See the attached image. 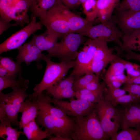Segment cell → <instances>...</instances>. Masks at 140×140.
I'll list each match as a JSON object with an SVG mask.
<instances>
[{
  "label": "cell",
  "instance_id": "obj_1",
  "mask_svg": "<svg viewBox=\"0 0 140 140\" xmlns=\"http://www.w3.org/2000/svg\"><path fill=\"white\" fill-rule=\"evenodd\" d=\"M71 138L74 140H106L110 138L103 129L96 108L88 115L75 117Z\"/></svg>",
  "mask_w": 140,
  "mask_h": 140
},
{
  "label": "cell",
  "instance_id": "obj_2",
  "mask_svg": "<svg viewBox=\"0 0 140 140\" xmlns=\"http://www.w3.org/2000/svg\"><path fill=\"white\" fill-rule=\"evenodd\" d=\"M44 61L46 64V69L41 82L36 85L34 92L29 98L34 100L41 95L45 90L52 87L63 79L69 70L75 65V61L69 62H55L51 58L43 54Z\"/></svg>",
  "mask_w": 140,
  "mask_h": 140
},
{
  "label": "cell",
  "instance_id": "obj_3",
  "mask_svg": "<svg viewBox=\"0 0 140 140\" xmlns=\"http://www.w3.org/2000/svg\"><path fill=\"white\" fill-rule=\"evenodd\" d=\"M28 88L13 89L8 94L0 93V121L7 117L12 125H19L18 115L25 100L30 95L26 92Z\"/></svg>",
  "mask_w": 140,
  "mask_h": 140
},
{
  "label": "cell",
  "instance_id": "obj_4",
  "mask_svg": "<svg viewBox=\"0 0 140 140\" xmlns=\"http://www.w3.org/2000/svg\"><path fill=\"white\" fill-rule=\"evenodd\" d=\"M84 37L78 33H69L48 51V53L45 55L51 58H55L60 62L74 61L78 52V48L86 41Z\"/></svg>",
  "mask_w": 140,
  "mask_h": 140
},
{
  "label": "cell",
  "instance_id": "obj_5",
  "mask_svg": "<svg viewBox=\"0 0 140 140\" xmlns=\"http://www.w3.org/2000/svg\"><path fill=\"white\" fill-rule=\"evenodd\" d=\"M96 109L102 128L112 140L121 127L122 114L103 96L97 103Z\"/></svg>",
  "mask_w": 140,
  "mask_h": 140
},
{
  "label": "cell",
  "instance_id": "obj_6",
  "mask_svg": "<svg viewBox=\"0 0 140 140\" xmlns=\"http://www.w3.org/2000/svg\"><path fill=\"white\" fill-rule=\"evenodd\" d=\"M36 118L37 124L45 128V131L48 136L54 135L72 139L75 125L74 118L69 116L59 117L40 110Z\"/></svg>",
  "mask_w": 140,
  "mask_h": 140
},
{
  "label": "cell",
  "instance_id": "obj_7",
  "mask_svg": "<svg viewBox=\"0 0 140 140\" xmlns=\"http://www.w3.org/2000/svg\"><path fill=\"white\" fill-rule=\"evenodd\" d=\"M100 23L91 26L79 33L91 39L121 45L123 34L112 16L106 22Z\"/></svg>",
  "mask_w": 140,
  "mask_h": 140
},
{
  "label": "cell",
  "instance_id": "obj_8",
  "mask_svg": "<svg viewBox=\"0 0 140 140\" xmlns=\"http://www.w3.org/2000/svg\"><path fill=\"white\" fill-rule=\"evenodd\" d=\"M100 41L88 39L84 43L82 50L78 52L75 64L71 74L75 81L83 74L90 73L93 59Z\"/></svg>",
  "mask_w": 140,
  "mask_h": 140
},
{
  "label": "cell",
  "instance_id": "obj_9",
  "mask_svg": "<svg viewBox=\"0 0 140 140\" xmlns=\"http://www.w3.org/2000/svg\"><path fill=\"white\" fill-rule=\"evenodd\" d=\"M46 98L68 116L74 117L88 115L95 108L97 104L81 99L75 100L73 97L70 99L69 102L51 98L46 94Z\"/></svg>",
  "mask_w": 140,
  "mask_h": 140
},
{
  "label": "cell",
  "instance_id": "obj_10",
  "mask_svg": "<svg viewBox=\"0 0 140 140\" xmlns=\"http://www.w3.org/2000/svg\"><path fill=\"white\" fill-rule=\"evenodd\" d=\"M58 1L46 13L39 17V22L46 29L55 34L58 38L62 39L71 32L67 21L60 14Z\"/></svg>",
  "mask_w": 140,
  "mask_h": 140
},
{
  "label": "cell",
  "instance_id": "obj_11",
  "mask_svg": "<svg viewBox=\"0 0 140 140\" xmlns=\"http://www.w3.org/2000/svg\"><path fill=\"white\" fill-rule=\"evenodd\" d=\"M43 25L37 22L36 17H33L28 25L13 34L0 45V54L18 48L32 34L38 30L42 29Z\"/></svg>",
  "mask_w": 140,
  "mask_h": 140
},
{
  "label": "cell",
  "instance_id": "obj_12",
  "mask_svg": "<svg viewBox=\"0 0 140 140\" xmlns=\"http://www.w3.org/2000/svg\"><path fill=\"white\" fill-rule=\"evenodd\" d=\"M31 4V0H13L7 8L0 13V17L9 22L14 20L18 25L23 26L30 22L27 12Z\"/></svg>",
  "mask_w": 140,
  "mask_h": 140
},
{
  "label": "cell",
  "instance_id": "obj_13",
  "mask_svg": "<svg viewBox=\"0 0 140 140\" xmlns=\"http://www.w3.org/2000/svg\"><path fill=\"white\" fill-rule=\"evenodd\" d=\"M112 16L123 36L140 30V11H116Z\"/></svg>",
  "mask_w": 140,
  "mask_h": 140
},
{
  "label": "cell",
  "instance_id": "obj_14",
  "mask_svg": "<svg viewBox=\"0 0 140 140\" xmlns=\"http://www.w3.org/2000/svg\"><path fill=\"white\" fill-rule=\"evenodd\" d=\"M114 47H109L107 43L100 41L93 57L89 72L99 77L102 71L115 59Z\"/></svg>",
  "mask_w": 140,
  "mask_h": 140
},
{
  "label": "cell",
  "instance_id": "obj_15",
  "mask_svg": "<svg viewBox=\"0 0 140 140\" xmlns=\"http://www.w3.org/2000/svg\"><path fill=\"white\" fill-rule=\"evenodd\" d=\"M57 4L60 14L68 23L71 33H80L90 26L100 23L97 18L94 20L89 21L74 13L60 0Z\"/></svg>",
  "mask_w": 140,
  "mask_h": 140
},
{
  "label": "cell",
  "instance_id": "obj_16",
  "mask_svg": "<svg viewBox=\"0 0 140 140\" xmlns=\"http://www.w3.org/2000/svg\"><path fill=\"white\" fill-rule=\"evenodd\" d=\"M122 114V128L140 129V102L124 106Z\"/></svg>",
  "mask_w": 140,
  "mask_h": 140
},
{
  "label": "cell",
  "instance_id": "obj_17",
  "mask_svg": "<svg viewBox=\"0 0 140 140\" xmlns=\"http://www.w3.org/2000/svg\"><path fill=\"white\" fill-rule=\"evenodd\" d=\"M39 110L37 101L29 97L23 103L19 112L22 115L19 123L20 129L30 122L35 120Z\"/></svg>",
  "mask_w": 140,
  "mask_h": 140
},
{
  "label": "cell",
  "instance_id": "obj_18",
  "mask_svg": "<svg viewBox=\"0 0 140 140\" xmlns=\"http://www.w3.org/2000/svg\"><path fill=\"white\" fill-rule=\"evenodd\" d=\"M98 10L97 18L100 23H104L110 19L120 0H96Z\"/></svg>",
  "mask_w": 140,
  "mask_h": 140
},
{
  "label": "cell",
  "instance_id": "obj_19",
  "mask_svg": "<svg viewBox=\"0 0 140 140\" xmlns=\"http://www.w3.org/2000/svg\"><path fill=\"white\" fill-rule=\"evenodd\" d=\"M122 40V45L114 47L118 54H120L127 51L140 52V30L128 35L123 36Z\"/></svg>",
  "mask_w": 140,
  "mask_h": 140
},
{
  "label": "cell",
  "instance_id": "obj_20",
  "mask_svg": "<svg viewBox=\"0 0 140 140\" xmlns=\"http://www.w3.org/2000/svg\"><path fill=\"white\" fill-rule=\"evenodd\" d=\"M58 37L54 33L46 29L43 33L34 34L31 40L42 51H47L53 47L57 43Z\"/></svg>",
  "mask_w": 140,
  "mask_h": 140
},
{
  "label": "cell",
  "instance_id": "obj_21",
  "mask_svg": "<svg viewBox=\"0 0 140 140\" xmlns=\"http://www.w3.org/2000/svg\"><path fill=\"white\" fill-rule=\"evenodd\" d=\"M58 0H31L29 11L31 12V19L39 17L53 7Z\"/></svg>",
  "mask_w": 140,
  "mask_h": 140
},
{
  "label": "cell",
  "instance_id": "obj_22",
  "mask_svg": "<svg viewBox=\"0 0 140 140\" xmlns=\"http://www.w3.org/2000/svg\"><path fill=\"white\" fill-rule=\"evenodd\" d=\"M36 99L38 103L39 110L59 117L67 118L69 117L62 110L52 105L46 99V95L42 93Z\"/></svg>",
  "mask_w": 140,
  "mask_h": 140
},
{
  "label": "cell",
  "instance_id": "obj_23",
  "mask_svg": "<svg viewBox=\"0 0 140 140\" xmlns=\"http://www.w3.org/2000/svg\"><path fill=\"white\" fill-rule=\"evenodd\" d=\"M22 134L24 135L28 140H41L48 136L44 131L38 125L35 121L30 122L22 128Z\"/></svg>",
  "mask_w": 140,
  "mask_h": 140
},
{
  "label": "cell",
  "instance_id": "obj_24",
  "mask_svg": "<svg viewBox=\"0 0 140 140\" xmlns=\"http://www.w3.org/2000/svg\"><path fill=\"white\" fill-rule=\"evenodd\" d=\"M0 137L5 140H17L22 131L12 128L7 117L0 121Z\"/></svg>",
  "mask_w": 140,
  "mask_h": 140
},
{
  "label": "cell",
  "instance_id": "obj_25",
  "mask_svg": "<svg viewBox=\"0 0 140 140\" xmlns=\"http://www.w3.org/2000/svg\"><path fill=\"white\" fill-rule=\"evenodd\" d=\"M21 74L18 76V80L0 76V93L4 89L9 87L12 89L22 87H29V80L24 79Z\"/></svg>",
  "mask_w": 140,
  "mask_h": 140
},
{
  "label": "cell",
  "instance_id": "obj_26",
  "mask_svg": "<svg viewBox=\"0 0 140 140\" xmlns=\"http://www.w3.org/2000/svg\"><path fill=\"white\" fill-rule=\"evenodd\" d=\"M107 85L104 81L100 83L98 89L94 91H91L86 94H80L75 92L74 96L77 99H81L92 102L97 103L103 96Z\"/></svg>",
  "mask_w": 140,
  "mask_h": 140
},
{
  "label": "cell",
  "instance_id": "obj_27",
  "mask_svg": "<svg viewBox=\"0 0 140 140\" xmlns=\"http://www.w3.org/2000/svg\"><path fill=\"white\" fill-rule=\"evenodd\" d=\"M0 65L6 68L12 75L14 79L21 74L22 68L21 65L13 59L8 57H0Z\"/></svg>",
  "mask_w": 140,
  "mask_h": 140
},
{
  "label": "cell",
  "instance_id": "obj_28",
  "mask_svg": "<svg viewBox=\"0 0 140 140\" xmlns=\"http://www.w3.org/2000/svg\"><path fill=\"white\" fill-rule=\"evenodd\" d=\"M116 55L106 72L104 80L124 74L125 70L124 66L122 62L116 59Z\"/></svg>",
  "mask_w": 140,
  "mask_h": 140
},
{
  "label": "cell",
  "instance_id": "obj_29",
  "mask_svg": "<svg viewBox=\"0 0 140 140\" xmlns=\"http://www.w3.org/2000/svg\"><path fill=\"white\" fill-rule=\"evenodd\" d=\"M122 128L112 140H137L140 134V129L130 127Z\"/></svg>",
  "mask_w": 140,
  "mask_h": 140
},
{
  "label": "cell",
  "instance_id": "obj_30",
  "mask_svg": "<svg viewBox=\"0 0 140 140\" xmlns=\"http://www.w3.org/2000/svg\"><path fill=\"white\" fill-rule=\"evenodd\" d=\"M96 1V0H87L82 4L86 18L89 20L93 21L97 18L98 10Z\"/></svg>",
  "mask_w": 140,
  "mask_h": 140
},
{
  "label": "cell",
  "instance_id": "obj_31",
  "mask_svg": "<svg viewBox=\"0 0 140 140\" xmlns=\"http://www.w3.org/2000/svg\"><path fill=\"white\" fill-rule=\"evenodd\" d=\"M112 105L115 107L118 104L125 106L140 102V97L135 95L129 93L109 101Z\"/></svg>",
  "mask_w": 140,
  "mask_h": 140
},
{
  "label": "cell",
  "instance_id": "obj_32",
  "mask_svg": "<svg viewBox=\"0 0 140 140\" xmlns=\"http://www.w3.org/2000/svg\"><path fill=\"white\" fill-rule=\"evenodd\" d=\"M75 81L74 76L71 74L68 77L62 80L55 85L47 89L46 94H49L51 92L58 90L73 88Z\"/></svg>",
  "mask_w": 140,
  "mask_h": 140
},
{
  "label": "cell",
  "instance_id": "obj_33",
  "mask_svg": "<svg viewBox=\"0 0 140 140\" xmlns=\"http://www.w3.org/2000/svg\"><path fill=\"white\" fill-rule=\"evenodd\" d=\"M43 54V56H40L26 52H18L16 59L19 64L21 65L22 63L24 62L28 66L33 61L39 63L41 60H44Z\"/></svg>",
  "mask_w": 140,
  "mask_h": 140
},
{
  "label": "cell",
  "instance_id": "obj_34",
  "mask_svg": "<svg viewBox=\"0 0 140 140\" xmlns=\"http://www.w3.org/2000/svg\"><path fill=\"white\" fill-rule=\"evenodd\" d=\"M115 10L140 11V0H122L120 1Z\"/></svg>",
  "mask_w": 140,
  "mask_h": 140
},
{
  "label": "cell",
  "instance_id": "obj_35",
  "mask_svg": "<svg viewBox=\"0 0 140 140\" xmlns=\"http://www.w3.org/2000/svg\"><path fill=\"white\" fill-rule=\"evenodd\" d=\"M116 58L123 64L129 77H134L140 75V65L124 60L117 55Z\"/></svg>",
  "mask_w": 140,
  "mask_h": 140
},
{
  "label": "cell",
  "instance_id": "obj_36",
  "mask_svg": "<svg viewBox=\"0 0 140 140\" xmlns=\"http://www.w3.org/2000/svg\"><path fill=\"white\" fill-rule=\"evenodd\" d=\"M99 78L95 74L92 73H86L85 75L77 79L74 82L73 88L74 91L84 88L92 81Z\"/></svg>",
  "mask_w": 140,
  "mask_h": 140
},
{
  "label": "cell",
  "instance_id": "obj_37",
  "mask_svg": "<svg viewBox=\"0 0 140 140\" xmlns=\"http://www.w3.org/2000/svg\"><path fill=\"white\" fill-rule=\"evenodd\" d=\"M18 52H26L40 56H43L41 51L32 41L24 44L18 48Z\"/></svg>",
  "mask_w": 140,
  "mask_h": 140
},
{
  "label": "cell",
  "instance_id": "obj_38",
  "mask_svg": "<svg viewBox=\"0 0 140 140\" xmlns=\"http://www.w3.org/2000/svg\"><path fill=\"white\" fill-rule=\"evenodd\" d=\"M126 91L120 88H111L108 87L105 89L103 97L106 100L109 101L112 99L118 97L125 94Z\"/></svg>",
  "mask_w": 140,
  "mask_h": 140
},
{
  "label": "cell",
  "instance_id": "obj_39",
  "mask_svg": "<svg viewBox=\"0 0 140 140\" xmlns=\"http://www.w3.org/2000/svg\"><path fill=\"white\" fill-rule=\"evenodd\" d=\"M49 94L52 95L54 98L57 99H71L74 96L75 92L73 88H71L53 92Z\"/></svg>",
  "mask_w": 140,
  "mask_h": 140
},
{
  "label": "cell",
  "instance_id": "obj_40",
  "mask_svg": "<svg viewBox=\"0 0 140 140\" xmlns=\"http://www.w3.org/2000/svg\"><path fill=\"white\" fill-rule=\"evenodd\" d=\"M123 87L126 92L140 97V84L125 83Z\"/></svg>",
  "mask_w": 140,
  "mask_h": 140
},
{
  "label": "cell",
  "instance_id": "obj_41",
  "mask_svg": "<svg viewBox=\"0 0 140 140\" xmlns=\"http://www.w3.org/2000/svg\"><path fill=\"white\" fill-rule=\"evenodd\" d=\"M121 57H124L128 60H134L140 62V54L133 51H127L121 53Z\"/></svg>",
  "mask_w": 140,
  "mask_h": 140
},
{
  "label": "cell",
  "instance_id": "obj_42",
  "mask_svg": "<svg viewBox=\"0 0 140 140\" xmlns=\"http://www.w3.org/2000/svg\"><path fill=\"white\" fill-rule=\"evenodd\" d=\"M18 25L15 23H11L10 22L6 21L1 17L0 18V35L6 31L9 28Z\"/></svg>",
  "mask_w": 140,
  "mask_h": 140
},
{
  "label": "cell",
  "instance_id": "obj_43",
  "mask_svg": "<svg viewBox=\"0 0 140 140\" xmlns=\"http://www.w3.org/2000/svg\"><path fill=\"white\" fill-rule=\"evenodd\" d=\"M62 3L69 9H73L81 4L79 0H60Z\"/></svg>",
  "mask_w": 140,
  "mask_h": 140
},
{
  "label": "cell",
  "instance_id": "obj_44",
  "mask_svg": "<svg viewBox=\"0 0 140 140\" xmlns=\"http://www.w3.org/2000/svg\"><path fill=\"white\" fill-rule=\"evenodd\" d=\"M100 85V83L99 82V78H98L90 82L83 88L90 90L94 91L98 89Z\"/></svg>",
  "mask_w": 140,
  "mask_h": 140
},
{
  "label": "cell",
  "instance_id": "obj_45",
  "mask_svg": "<svg viewBox=\"0 0 140 140\" xmlns=\"http://www.w3.org/2000/svg\"><path fill=\"white\" fill-rule=\"evenodd\" d=\"M107 86L111 88H120L123 84L119 81L116 80H110L104 81Z\"/></svg>",
  "mask_w": 140,
  "mask_h": 140
},
{
  "label": "cell",
  "instance_id": "obj_46",
  "mask_svg": "<svg viewBox=\"0 0 140 140\" xmlns=\"http://www.w3.org/2000/svg\"><path fill=\"white\" fill-rule=\"evenodd\" d=\"M127 79L124 84H140V75L132 78L130 77L127 75Z\"/></svg>",
  "mask_w": 140,
  "mask_h": 140
},
{
  "label": "cell",
  "instance_id": "obj_47",
  "mask_svg": "<svg viewBox=\"0 0 140 140\" xmlns=\"http://www.w3.org/2000/svg\"><path fill=\"white\" fill-rule=\"evenodd\" d=\"M0 76L14 79L6 68L0 65Z\"/></svg>",
  "mask_w": 140,
  "mask_h": 140
},
{
  "label": "cell",
  "instance_id": "obj_48",
  "mask_svg": "<svg viewBox=\"0 0 140 140\" xmlns=\"http://www.w3.org/2000/svg\"><path fill=\"white\" fill-rule=\"evenodd\" d=\"M48 139L49 140H71V138H65L59 135H55L52 136L50 135L48 137Z\"/></svg>",
  "mask_w": 140,
  "mask_h": 140
},
{
  "label": "cell",
  "instance_id": "obj_49",
  "mask_svg": "<svg viewBox=\"0 0 140 140\" xmlns=\"http://www.w3.org/2000/svg\"><path fill=\"white\" fill-rule=\"evenodd\" d=\"M81 4H82L83 3H84L87 0H79Z\"/></svg>",
  "mask_w": 140,
  "mask_h": 140
},
{
  "label": "cell",
  "instance_id": "obj_50",
  "mask_svg": "<svg viewBox=\"0 0 140 140\" xmlns=\"http://www.w3.org/2000/svg\"><path fill=\"white\" fill-rule=\"evenodd\" d=\"M137 140H140V134L138 137Z\"/></svg>",
  "mask_w": 140,
  "mask_h": 140
}]
</instances>
